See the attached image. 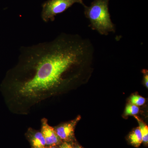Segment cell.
I'll list each match as a JSON object with an SVG mask.
<instances>
[{
  "label": "cell",
  "mask_w": 148,
  "mask_h": 148,
  "mask_svg": "<svg viewBox=\"0 0 148 148\" xmlns=\"http://www.w3.org/2000/svg\"><path fill=\"white\" fill-rule=\"evenodd\" d=\"M145 102V98L137 94L132 95L130 98V103L137 106H143Z\"/></svg>",
  "instance_id": "30bf717a"
},
{
  "label": "cell",
  "mask_w": 148,
  "mask_h": 148,
  "mask_svg": "<svg viewBox=\"0 0 148 148\" xmlns=\"http://www.w3.org/2000/svg\"><path fill=\"white\" fill-rule=\"evenodd\" d=\"M81 119V116H78L71 121L54 127L56 134L62 142L72 143L75 141V128Z\"/></svg>",
  "instance_id": "277c9868"
},
{
  "label": "cell",
  "mask_w": 148,
  "mask_h": 148,
  "mask_svg": "<svg viewBox=\"0 0 148 148\" xmlns=\"http://www.w3.org/2000/svg\"><path fill=\"white\" fill-rule=\"evenodd\" d=\"M139 124V127L142 134L143 143L145 145L148 143V127L144 122L136 116H134Z\"/></svg>",
  "instance_id": "ba28073f"
},
{
  "label": "cell",
  "mask_w": 148,
  "mask_h": 148,
  "mask_svg": "<svg viewBox=\"0 0 148 148\" xmlns=\"http://www.w3.org/2000/svg\"><path fill=\"white\" fill-rule=\"evenodd\" d=\"M94 56L90 40L76 34L61 33L50 41L22 47L17 63L2 83L11 112L28 114L75 83Z\"/></svg>",
  "instance_id": "6da1fadb"
},
{
  "label": "cell",
  "mask_w": 148,
  "mask_h": 148,
  "mask_svg": "<svg viewBox=\"0 0 148 148\" xmlns=\"http://www.w3.org/2000/svg\"><path fill=\"white\" fill-rule=\"evenodd\" d=\"M75 3L85 5L83 0H47L42 5V19L45 22L53 21L56 15L63 13Z\"/></svg>",
  "instance_id": "3957f363"
},
{
  "label": "cell",
  "mask_w": 148,
  "mask_h": 148,
  "mask_svg": "<svg viewBox=\"0 0 148 148\" xmlns=\"http://www.w3.org/2000/svg\"><path fill=\"white\" fill-rule=\"evenodd\" d=\"M26 136L32 148H44L46 146L45 140L40 131L29 128Z\"/></svg>",
  "instance_id": "8992f818"
},
{
  "label": "cell",
  "mask_w": 148,
  "mask_h": 148,
  "mask_svg": "<svg viewBox=\"0 0 148 148\" xmlns=\"http://www.w3.org/2000/svg\"><path fill=\"white\" fill-rule=\"evenodd\" d=\"M71 144L72 148H84L82 147L81 146L79 145H78V144L75 141L71 143Z\"/></svg>",
  "instance_id": "4fadbf2b"
},
{
  "label": "cell",
  "mask_w": 148,
  "mask_h": 148,
  "mask_svg": "<svg viewBox=\"0 0 148 148\" xmlns=\"http://www.w3.org/2000/svg\"><path fill=\"white\" fill-rule=\"evenodd\" d=\"M129 143L135 147H138L143 143L142 134L139 127L134 129L128 136Z\"/></svg>",
  "instance_id": "52a82bcc"
},
{
  "label": "cell",
  "mask_w": 148,
  "mask_h": 148,
  "mask_svg": "<svg viewBox=\"0 0 148 148\" xmlns=\"http://www.w3.org/2000/svg\"><path fill=\"white\" fill-rule=\"evenodd\" d=\"M110 0H94L89 6L84 5V13L90 22L89 27L100 34L108 36L116 32L109 11Z\"/></svg>",
  "instance_id": "7a4b0ae2"
},
{
  "label": "cell",
  "mask_w": 148,
  "mask_h": 148,
  "mask_svg": "<svg viewBox=\"0 0 148 148\" xmlns=\"http://www.w3.org/2000/svg\"><path fill=\"white\" fill-rule=\"evenodd\" d=\"M44 148H58V146H46Z\"/></svg>",
  "instance_id": "5bb4252c"
},
{
  "label": "cell",
  "mask_w": 148,
  "mask_h": 148,
  "mask_svg": "<svg viewBox=\"0 0 148 148\" xmlns=\"http://www.w3.org/2000/svg\"><path fill=\"white\" fill-rule=\"evenodd\" d=\"M143 74V82L147 88H148V71L147 70L143 69L142 71Z\"/></svg>",
  "instance_id": "8fae6325"
},
{
  "label": "cell",
  "mask_w": 148,
  "mask_h": 148,
  "mask_svg": "<svg viewBox=\"0 0 148 148\" xmlns=\"http://www.w3.org/2000/svg\"><path fill=\"white\" fill-rule=\"evenodd\" d=\"M140 109L138 106L133 104H127L125 110L124 115L125 116H135L139 113Z\"/></svg>",
  "instance_id": "9c48e42d"
},
{
  "label": "cell",
  "mask_w": 148,
  "mask_h": 148,
  "mask_svg": "<svg viewBox=\"0 0 148 148\" xmlns=\"http://www.w3.org/2000/svg\"><path fill=\"white\" fill-rule=\"evenodd\" d=\"M58 148H72L71 143L62 142L58 146Z\"/></svg>",
  "instance_id": "7c38bea8"
},
{
  "label": "cell",
  "mask_w": 148,
  "mask_h": 148,
  "mask_svg": "<svg viewBox=\"0 0 148 148\" xmlns=\"http://www.w3.org/2000/svg\"><path fill=\"white\" fill-rule=\"evenodd\" d=\"M40 132L45 140L46 146H58L62 143L56 134L54 127L49 124L47 119L41 120Z\"/></svg>",
  "instance_id": "5b68a950"
}]
</instances>
